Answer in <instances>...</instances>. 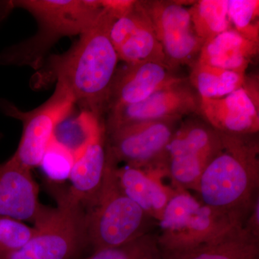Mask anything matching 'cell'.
Returning a JSON list of instances; mask_svg holds the SVG:
<instances>
[{"label":"cell","mask_w":259,"mask_h":259,"mask_svg":"<svg viewBox=\"0 0 259 259\" xmlns=\"http://www.w3.org/2000/svg\"><path fill=\"white\" fill-rule=\"evenodd\" d=\"M243 226L248 233L259 240V197L255 198Z\"/></svg>","instance_id":"27"},{"label":"cell","mask_w":259,"mask_h":259,"mask_svg":"<svg viewBox=\"0 0 259 259\" xmlns=\"http://www.w3.org/2000/svg\"><path fill=\"white\" fill-rule=\"evenodd\" d=\"M12 4L36 19L38 31L32 38L5 50L0 55V65H28L35 69L59 38L81 35L102 11L100 1L90 0H23Z\"/></svg>","instance_id":"3"},{"label":"cell","mask_w":259,"mask_h":259,"mask_svg":"<svg viewBox=\"0 0 259 259\" xmlns=\"http://www.w3.org/2000/svg\"><path fill=\"white\" fill-rule=\"evenodd\" d=\"M30 171L12 158L0 163V217L35 224L47 214L49 208L40 204Z\"/></svg>","instance_id":"15"},{"label":"cell","mask_w":259,"mask_h":259,"mask_svg":"<svg viewBox=\"0 0 259 259\" xmlns=\"http://www.w3.org/2000/svg\"><path fill=\"white\" fill-rule=\"evenodd\" d=\"M108 153L103 185L86 214V237L95 250L125 244L147 234L155 222L120 190L115 175L116 162Z\"/></svg>","instance_id":"4"},{"label":"cell","mask_w":259,"mask_h":259,"mask_svg":"<svg viewBox=\"0 0 259 259\" xmlns=\"http://www.w3.org/2000/svg\"><path fill=\"white\" fill-rule=\"evenodd\" d=\"M102 8L97 21L70 50L51 57L46 76L66 87L81 110L98 117L107 108L120 60L110 37L115 16Z\"/></svg>","instance_id":"1"},{"label":"cell","mask_w":259,"mask_h":259,"mask_svg":"<svg viewBox=\"0 0 259 259\" xmlns=\"http://www.w3.org/2000/svg\"><path fill=\"white\" fill-rule=\"evenodd\" d=\"M228 0H199L189 8L194 31L203 42L232 28Z\"/></svg>","instance_id":"22"},{"label":"cell","mask_w":259,"mask_h":259,"mask_svg":"<svg viewBox=\"0 0 259 259\" xmlns=\"http://www.w3.org/2000/svg\"><path fill=\"white\" fill-rule=\"evenodd\" d=\"M104 130L75 158L69 180V194L81 205L90 207L100 193L106 174L108 153L105 147Z\"/></svg>","instance_id":"16"},{"label":"cell","mask_w":259,"mask_h":259,"mask_svg":"<svg viewBox=\"0 0 259 259\" xmlns=\"http://www.w3.org/2000/svg\"><path fill=\"white\" fill-rule=\"evenodd\" d=\"M200 98L187 80L163 89L146 100L109 110L108 132L144 121L177 120L199 112Z\"/></svg>","instance_id":"11"},{"label":"cell","mask_w":259,"mask_h":259,"mask_svg":"<svg viewBox=\"0 0 259 259\" xmlns=\"http://www.w3.org/2000/svg\"><path fill=\"white\" fill-rule=\"evenodd\" d=\"M246 81L245 74L214 67L194 61L190 83L199 98L218 99L241 88Z\"/></svg>","instance_id":"20"},{"label":"cell","mask_w":259,"mask_h":259,"mask_svg":"<svg viewBox=\"0 0 259 259\" xmlns=\"http://www.w3.org/2000/svg\"><path fill=\"white\" fill-rule=\"evenodd\" d=\"M71 114L56 126L54 139L76 158L104 127L100 117L91 112L81 110L77 115Z\"/></svg>","instance_id":"21"},{"label":"cell","mask_w":259,"mask_h":259,"mask_svg":"<svg viewBox=\"0 0 259 259\" xmlns=\"http://www.w3.org/2000/svg\"><path fill=\"white\" fill-rule=\"evenodd\" d=\"M219 131L198 122L177 127L166 150L165 169L175 190H197L201 175L221 147Z\"/></svg>","instance_id":"8"},{"label":"cell","mask_w":259,"mask_h":259,"mask_svg":"<svg viewBox=\"0 0 259 259\" xmlns=\"http://www.w3.org/2000/svg\"><path fill=\"white\" fill-rule=\"evenodd\" d=\"M82 259H162L157 236L148 233L119 246L102 248Z\"/></svg>","instance_id":"23"},{"label":"cell","mask_w":259,"mask_h":259,"mask_svg":"<svg viewBox=\"0 0 259 259\" xmlns=\"http://www.w3.org/2000/svg\"><path fill=\"white\" fill-rule=\"evenodd\" d=\"M57 207L35 223L31 239L8 259H70L86 237L82 205L69 194H58Z\"/></svg>","instance_id":"6"},{"label":"cell","mask_w":259,"mask_h":259,"mask_svg":"<svg viewBox=\"0 0 259 259\" xmlns=\"http://www.w3.org/2000/svg\"><path fill=\"white\" fill-rule=\"evenodd\" d=\"M115 175L122 192L158 222L175 189L163 185L160 175L127 165L115 166Z\"/></svg>","instance_id":"17"},{"label":"cell","mask_w":259,"mask_h":259,"mask_svg":"<svg viewBox=\"0 0 259 259\" xmlns=\"http://www.w3.org/2000/svg\"><path fill=\"white\" fill-rule=\"evenodd\" d=\"M35 228L13 218L0 217V259L21 249L31 239Z\"/></svg>","instance_id":"25"},{"label":"cell","mask_w":259,"mask_h":259,"mask_svg":"<svg viewBox=\"0 0 259 259\" xmlns=\"http://www.w3.org/2000/svg\"><path fill=\"white\" fill-rule=\"evenodd\" d=\"M177 120L144 121L122 126L110 134L107 146L116 162L166 176V150Z\"/></svg>","instance_id":"9"},{"label":"cell","mask_w":259,"mask_h":259,"mask_svg":"<svg viewBox=\"0 0 259 259\" xmlns=\"http://www.w3.org/2000/svg\"><path fill=\"white\" fill-rule=\"evenodd\" d=\"M258 47L231 28L204 42L196 62L245 74Z\"/></svg>","instance_id":"19"},{"label":"cell","mask_w":259,"mask_h":259,"mask_svg":"<svg viewBox=\"0 0 259 259\" xmlns=\"http://www.w3.org/2000/svg\"><path fill=\"white\" fill-rule=\"evenodd\" d=\"M221 134V147L201 175L196 192L205 205L244 223L258 196V141L253 135Z\"/></svg>","instance_id":"2"},{"label":"cell","mask_w":259,"mask_h":259,"mask_svg":"<svg viewBox=\"0 0 259 259\" xmlns=\"http://www.w3.org/2000/svg\"><path fill=\"white\" fill-rule=\"evenodd\" d=\"M74 97L66 87L56 83L50 98L30 112H23L7 101H0V109L23 122L20 144L12 158L19 165L31 170L39 166L42 156L54 139V131L72 111Z\"/></svg>","instance_id":"7"},{"label":"cell","mask_w":259,"mask_h":259,"mask_svg":"<svg viewBox=\"0 0 259 259\" xmlns=\"http://www.w3.org/2000/svg\"><path fill=\"white\" fill-rule=\"evenodd\" d=\"M185 81L175 76L165 62L151 61L127 64L119 72L116 71L107 109L138 103L163 89Z\"/></svg>","instance_id":"14"},{"label":"cell","mask_w":259,"mask_h":259,"mask_svg":"<svg viewBox=\"0 0 259 259\" xmlns=\"http://www.w3.org/2000/svg\"><path fill=\"white\" fill-rule=\"evenodd\" d=\"M110 37L119 59L126 64L151 61L166 63L161 44L141 1H136L125 15L114 19Z\"/></svg>","instance_id":"13"},{"label":"cell","mask_w":259,"mask_h":259,"mask_svg":"<svg viewBox=\"0 0 259 259\" xmlns=\"http://www.w3.org/2000/svg\"><path fill=\"white\" fill-rule=\"evenodd\" d=\"M161 252L162 259H259V240L240 224L195 248Z\"/></svg>","instance_id":"18"},{"label":"cell","mask_w":259,"mask_h":259,"mask_svg":"<svg viewBox=\"0 0 259 259\" xmlns=\"http://www.w3.org/2000/svg\"><path fill=\"white\" fill-rule=\"evenodd\" d=\"M161 251H182L207 243L243 224L205 205L188 191L175 190L158 221Z\"/></svg>","instance_id":"5"},{"label":"cell","mask_w":259,"mask_h":259,"mask_svg":"<svg viewBox=\"0 0 259 259\" xmlns=\"http://www.w3.org/2000/svg\"><path fill=\"white\" fill-rule=\"evenodd\" d=\"M171 68L194 64L204 42L193 28L189 8L171 1H141Z\"/></svg>","instance_id":"10"},{"label":"cell","mask_w":259,"mask_h":259,"mask_svg":"<svg viewBox=\"0 0 259 259\" xmlns=\"http://www.w3.org/2000/svg\"><path fill=\"white\" fill-rule=\"evenodd\" d=\"M228 12L232 28L259 44L258 0H228Z\"/></svg>","instance_id":"24"},{"label":"cell","mask_w":259,"mask_h":259,"mask_svg":"<svg viewBox=\"0 0 259 259\" xmlns=\"http://www.w3.org/2000/svg\"><path fill=\"white\" fill-rule=\"evenodd\" d=\"M74 159L72 153L53 139L39 166L51 180L63 182L69 180Z\"/></svg>","instance_id":"26"},{"label":"cell","mask_w":259,"mask_h":259,"mask_svg":"<svg viewBox=\"0 0 259 259\" xmlns=\"http://www.w3.org/2000/svg\"><path fill=\"white\" fill-rule=\"evenodd\" d=\"M199 112L209 125L223 134H256L259 130L258 81L246 79L241 88L221 98H200Z\"/></svg>","instance_id":"12"}]
</instances>
